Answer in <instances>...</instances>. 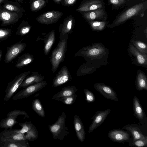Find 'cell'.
<instances>
[{
    "mask_svg": "<svg viewBox=\"0 0 147 147\" xmlns=\"http://www.w3.org/2000/svg\"><path fill=\"white\" fill-rule=\"evenodd\" d=\"M72 79L67 67L63 66L53 79L52 85L56 87L67 82Z\"/></svg>",
    "mask_w": 147,
    "mask_h": 147,
    "instance_id": "13",
    "label": "cell"
},
{
    "mask_svg": "<svg viewBox=\"0 0 147 147\" xmlns=\"http://www.w3.org/2000/svg\"><path fill=\"white\" fill-rule=\"evenodd\" d=\"M94 88L105 98L115 101L119 100L115 92L111 87L104 83H95L94 85Z\"/></svg>",
    "mask_w": 147,
    "mask_h": 147,
    "instance_id": "10",
    "label": "cell"
},
{
    "mask_svg": "<svg viewBox=\"0 0 147 147\" xmlns=\"http://www.w3.org/2000/svg\"><path fill=\"white\" fill-rule=\"evenodd\" d=\"M66 117L65 113L63 112L55 123L49 125V129L54 139L63 140L68 135L69 129L65 125Z\"/></svg>",
    "mask_w": 147,
    "mask_h": 147,
    "instance_id": "3",
    "label": "cell"
},
{
    "mask_svg": "<svg viewBox=\"0 0 147 147\" xmlns=\"http://www.w3.org/2000/svg\"><path fill=\"white\" fill-rule=\"evenodd\" d=\"M31 27L27 26L22 28L20 30L19 34L21 36H23L28 33L30 30Z\"/></svg>",
    "mask_w": 147,
    "mask_h": 147,
    "instance_id": "39",
    "label": "cell"
},
{
    "mask_svg": "<svg viewBox=\"0 0 147 147\" xmlns=\"http://www.w3.org/2000/svg\"><path fill=\"white\" fill-rule=\"evenodd\" d=\"M133 103L134 112L136 116L139 119L142 120L144 116V111L139 99L136 96H134V97Z\"/></svg>",
    "mask_w": 147,
    "mask_h": 147,
    "instance_id": "29",
    "label": "cell"
},
{
    "mask_svg": "<svg viewBox=\"0 0 147 147\" xmlns=\"http://www.w3.org/2000/svg\"><path fill=\"white\" fill-rule=\"evenodd\" d=\"M2 135L8 139L15 141H22L27 140L24 134H21L15 131L14 129L9 130L5 129L1 132Z\"/></svg>",
    "mask_w": 147,
    "mask_h": 147,
    "instance_id": "21",
    "label": "cell"
},
{
    "mask_svg": "<svg viewBox=\"0 0 147 147\" xmlns=\"http://www.w3.org/2000/svg\"><path fill=\"white\" fill-rule=\"evenodd\" d=\"M27 140L17 141L3 137L0 132V147H28Z\"/></svg>",
    "mask_w": 147,
    "mask_h": 147,
    "instance_id": "17",
    "label": "cell"
},
{
    "mask_svg": "<svg viewBox=\"0 0 147 147\" xmlns=\"http://www.w3.org/2000/svg\"><path fill=\"white\" fill-rule=\"evenodd\" d=\"M144 32L145 33V35L146 37H147V28L146 27V28L144 30Z\"/></svg>",
    "mask_w": 147,
    "mask_h": 147,
    "instance_id": "43",
    "label": "cell"
},
{
    "mask_svg": "<svg viewBox=\"0 0 147 147\" xmlns=\"http://www.w3.org/2000/svg\"><path fill=\"white\" fill-rule=\"evenodd\" d=\"M18 125L22 127L21 129H16L14 131L21 134H24L26 139L28 140L32 141L36 139L38 137V133L36 127L30 122L20 123Z\"/></svg>",
    "mask_w": 147,
    "mask_h": 147,
    "instance_id": "8",
    "label": "cell"
},
{
    "mask_svg": "<svg viewBox=\"0 0 147 147\" xmlns=\"http://www.w3.org/2000/svg\"><path fill=\"white\" fill-rule=\"evenodd\" d=\"M147 8V1L137 3L120 13L107 27L112 28L123 24L133 17L144 13Z\"/></svg>",
    "mask_w": 147,
    "mask_h": 147,
    "instance_id": "2",
    "label": "cell"
},
{
    "mask_svg": "<svg viewBox=\"0 0 147 147\" xmlns=\"http://www.w3.org/2000/svg\"><path fill=\"white\" fill-rule=\"evenodd\" d=\"M21 115H24V117L26 118L29 117V115L26 112L17 109L9 112L7 115V116H11L17 117L18 116Z\"/></svg>",
    "mask_w": 147,
    "mask_h": 147,
    "instance_id": "37",
    "label": "cell"
},
{
    "mask_svg": "<svg viewBox=\"0 0 147 147\" xmlns=\"http://www.w3.org/2000/svg\"><path fill=\"white\" fill-rule=\"evenodd\" d=\"M68 38L60 40L53 50L50 57L52 71L55 73L60 63L64 60L65 55Z\"/></svg>",
    "mask_w": 147,
    "mask_h": 147,
    "instance_id": "4",
    "label": "cell"
},
{
    "mask_svg": "<svg viewBox=\"0 0 147 147\" xmlns=\"http://www.w3.org/2000/svg\"><path fill=\"white\" fill-rule=\"evenodd\" d=\"M18 20V15L15 13L4 11L0 12V20L4 24H9Z\"/></svg>",
    "mask_w": 147,
    "mask_h": 147,
    "instance_id": "23",
    "label": "cell"
},
{
    "mask_svg": "<svg viewBox=\"0 0 147 147\" xmlns=\"http://www.w3.org/2000/svg\"><path fill=\"white\" fill-rule=\"evenodd\" d=\"M140 16L141 17H143L144 16V13H142L141 14H140Z\"/></svg>",
    "mask_w": 147,
    "mask_h": 147,
    "instance_id": "44",
    "label": "cell"
},
{
    "mask_svg": "<svg viewBox=\"0 0 147 147\" xmlns=\"http://www.w3.org/2000/svg\"><path fill=\"white\" fill-rule=\"evenodd\" d=\"M55 40V31L53 30L46 35L44 40V52L45 55L48 54L52 45L54 43Z\"/></svg>",
    "mask_w": 147,
    "mask_h": 147,
    "instance_id": "25",
    "label": "cell"
},
{
    "mask_svg": "<svg viewBox=\"0 0 147 147\" xmlns=\"http://www.w3.org/2000/svg\"><path fill=\"white\" fill-rule=\"evenodd\" d=\"M1 51H0V61L1 60Z\"/></svg>",
    "mask_w": 147,
    "mask_h": 147,
    "instance_id": "46",
    "label": "cell"
},
{
    "mask_svg": "<svg viewBox=\"0 0 147 147\" xmlns=\"http://www.w3.org/2000/svg\"><path fill=\"white\" fill-rule=\"evenodd\" d=\"M78 89L74 86H68L63 88L59 92L53 96L52 99H56L66 97L75 94Z\"/></svg>",
    "mask_w": 147,
    "mask_h": 147,
    "instance_id": "24",
    "label": "cell"
},
{
    "mask_svg": "<svg viewBox=\"0 0 147 147\" xmlns=\"http://www.w3.org/2000/svg\"><path fill=\"white\" fill-rule=\"evenodd\" d=\"M63 13L57 11H52L45 12L37 17L36 19L39 23L49 24L56 22L61 17Z\"/></svg>",
    "mask_w": 147,
    "mask_h": 147,
    "instance_id": "9",
    "label": "cell"
},
{
    "mask_svg": "<svg viewBox=\"0 0 147 147\" xmlns=\"http://www.w3.org/2000/svg\"><path fill=\"white\" fill-rule=\"evenodd\" d=\"M111 110L108 109L104 111L96 112L92 118L93 120L89 126L88 132L91 133L102 124L110 113Z\"/></svg>",
    "mask_w": 147,
    "mask_h": 147,
    "instance_id": "15",
    "label": "cell"
},
{
    "mask_svg": "<svg viewBox=\"0 0 147 147\" xmlns=\"http://www.w3.org/2000/svg\"><path fill=\"white\" fill-rule=\"evenodd\" d=\"M133 45L141 53L147 54V45L143 42L138 40H131Z\"/></svg>",
    "mask_w": 147,
    "mask_h": 147,
    "instance_id": "32",
    "label": "cell"
},
{
    "mask_svg": "<svg viewBox=\"0 0 147 147\" xmlns=\"http://www.w3.org/2000/svg\"><path fill=\"white\" fill-rule=\"evenodd\" d=\"M108 49L101 43H94L80 49L74 56L83 57L86 62L79 68L77 75L79 76L92 74L108 63Z\"/></svg>",
    "mask_w": 147,
    "mask_h": 147,
    "instance_id": "1",
    "label": "cell"
},
{
    "mask_svg": "<svg viewBox=\"0 0 147 147\" xmlns=\"http://www.w3.org/2000/svg\"><path fill=\"white\" fill-rule=\"evenodd\" d=\"M17 117L13 116H7L0 121V127L5 129H11L18 121L16 120Z\"/></svg>",
    "mask_w": 147,
    "mask_h": 147,
    "instance_id": "28",
    "label": "cell"
},
{
    "mask_svg": "<svg viewBox=\"0 0 147 147\" xmlns=\"http://www.w3.org/2000/svg\"><path fill=\"white\" fill-rule=\"evenodd\" d=\"M4 7L9 11L19 12L20 9L18 7L10 4H7L4 6Z\"/></svg>",
    "mask_w": 147,
    "mask_h": 147,
    "instance_id": "41",
    "label": "cell"
},
{
    "mask_svg": "<svg viewBox=\"0 0 147 147\" xmlns=\"http://www.w3.org/2000/svg\"><path fill=\"white\" fill-rule=\"evenodd\" d=\"M84 91L87 102L92 103L95 101V97L92 92L87 89H84Z\"/></svg>",
    "mask_w": 147,
    "mask_h": 147,
    "instance_id": "38",
    "label": "cell"
},
{
    "mask_svg": "<svg viewBox=\"0 0 147 147\" xmlns=\"http://www.w3.org/2000/svg\"><path fill=\"white\" fill-rule=\"evenodd\" d=\"M77 0H64L65 3L66 5H71L73 4Z\"/></svg>",
    "mask_w": 147,
    "mask_h": 147,
    "instance_id": "42",
    "label": "cell"
},
{
    "mask_svg": "<svg viewBox=\"0 0 147 147\" xmlns=\"http://www.w3.org/2000/svg\"><path fill=\"white\" fill-rule=\"evenodd\" d=\"M108 135L111 140L118 142H127L130 138L129 134L128 132L118 129L110 131L108 132Z\"/></svg>",
    "mask_w": 147,
    "mask_h": 147,
    "instance_id": "16",
    "label": "cell"
},
{
    "mask_svg": "<svg viewBox=\"0 0 147 147\" xmlns=\"http://www.w3.org/2000/svg\"><path fill=\"white\" fill-rule=\"evenodd\" d=\"M133 145L136 147H142L147 146V136L135 140H133L132 142Z\"/></svg>",
    "mask_w": 147,
    "mask_h": 147,
    "instance_id": "36",
    "label": "cell"
},
{
    "mask_svg": "<svg viewBox=\"0 0 147 147\" xmlns=\"http://www.w3.org/2000/svg\"><path fill=\"white\" fill-rule=\"evenodd\" d=\"M127 52L132 60V64L147 68V54L141 53L131 44L129 45Z\"/></svg>",
    "mask_w": 147,
    "mask_h": 147,
    "instance_id": "6",
    "label": "cell"
},
{
    "mask_svg": "<svg viewBox=\"0 0 147 147\" xmlns=\"http://www.w3.org/2000/svg\"><path fill=\"white\" fill-rule=\"evenodd\" d=\"M105 7L103 0H85L76 9L79 12H85Z\"/></svg>",
    "mask_w": 147,
    "mask_h": 147,
    "instance_id": "11",
    "label": "cell"
},
{
    "mask_svg": "<svg viewBox=\"0 0 147 147\" xmlns=\"http://www.w3.org/2000/svg\"><path fill=\"white\" fill-rule=\"evenodd\" d=\"M122 129H125L131 133L133 140L140 139L145 136L142 134L139 128L131 125H126L123 127Z\"/></svg>",
    "mask_w": 147,
    "mask_h": 147,
    "instance_id": "27",
    "label": "cell"
},
{
    "mask_svg": "<svg viewBox=\"0 0 147 147\" xmlns=\"http://www.w3.org/2000/svg\"><path fill=\"white\" fill-rule=\"evenodd\" d=\"M30 73V71L22 73L16 77L13 80L9 82L5 91L4 100L8 102L16 92L23 81Z\"/></svg>",
    "mask_w": 147,
    "mask_h": 147,
    "instance_id": "5",
    "label": "cell"
},
{
    "mask_svg": "<svg viewBox=\"0 0 147 147\" xmlns=\"http://www.w3.org/2000/svg\"><path fill=\"white\" fill-rule=\"evenodd\" d=\"M32 107L34 111L42 117H45V112L39 100L36 98L32 102Z\"/></svg>",
    "mask_w": 147,
    "mask_h": 147,
    "instance_id": "31",
    "label": "cell"
},
{
    "mask_svg": "<svg viewBox=\"0 0 147 147\" xmlns=\"http://www.w3.org/2000/svg\"><path fill=\"white\" fill-rule=\"evenodd\" d=\"M47 84L45 80L30 85L13 96L12 99L17 100L27 98L45 87Z\"/></svg>",
    "mask_w": 147,
    "mask_h": 147,
    "instance_id": "7",
    "label": "cell"
},
{
    "mask_svg": "<svg viewBox=\"0 0 147 147\" xmlns=\"http://www.w3.org/2000/svg\"><path fill=\"white\" fill-rule=\"evenodd\" d=\"M74 124L78 139L80 142H83L86 137L84 127L81 120L76 115H74Z\"/></svg>",
    "mask_w": 147,
    "mask_h": 147,
    "instance_id": "18",
    "label": "cell"
},
{
    "mask_svg": "<svg viewBox=\"0 0 147 147\" xmlns=\"http://www.w3.org/2000/svg\"><path fill=\"white\" fill-rule=\"evenodd\" d=\"M44 0H36L32 4L31 9L32 11H36L41 9L45 4Z\"/></svg>",
    "mask_w": 147,
    "mask_h": 147,
    "instance_id": "34",
    "label": "cell"
},
{
    "mask_svg": "<svg viewBox=\"0 0 147 147\" xmlns=\"http://www.w3.org/2000/svg\"><path fill=\"white\" fill-rule=\"evenodd\" d=\"M44 77L37 72H33L30 76L26 77L19 86V88H26L30 85L43 81Z\"/></svg>",
    "mask_w": 147,
    "mask_h": 147,
    "instance_id": "19",
    "label": "cell"
},
{
    "mask_svg": "<svg viewBox=\"0 0 147 147\" xmlns=\"http://www.w3.org/2000/svg\"><path fill=\"white\" fill-rule=\"evenodd\" d=\"M137 90H147V78L146 74L142 71L139 70L137 71L135 82Z\"/></svg>",
    "mask_w": 147,
    "mask_h": 147,
    "instance_id": "20",
    "label": "cell"
},
{
    "mask_svg": "<svg viewBox=\"0 0 147 147\" xmlns=\"http://www.w3.org/2000/svg\"><path fill=\"white\" fill-rule=\"evenodd\" d=\"M4 0H0V3H1V2H2Z\"/></svg>",
    "mask_w": 147,
    "mask_h": 147,
    "instance_id": "47",
    "label": "cell"
},
{
    "mask_svg": "<svg viewBox=\"0 0 147 147\" xmlns=\"http://www.w3.org/2000/svg\"><path fill=\"white\" fill-rule=\"evenodd\" d=\"M73 18H70L65 20L63 24L60 33L59 38L60 40L68 38V34L71 33L72 28Z\"/></svg>",
    "mask_w": 147,
    "mask_h": 147,
    "instance_id": "22",
    "label": "cell"
},
{
    "mask_svg": "<svg viewBox=\"0 0 147 147\" xmlns=\"http://www.w3.org/2000/svg\"><path fill=\"white\" fill-rule=\"evenodd\" d=\"M92 30L93 31H101L107 26L109 21L94 20L88 21Z\"/></svg>",
    "mask_w": 147,
    "mask_h": 147,
    "instance_id": "30",
    "label": "cell"
},
{
    "mask_svg": "<svg viewBox=\"0 0 147 147\" xmlns=\"http://www.w3.org/2000/svg\"><path fill=\"white\" fill-rule=\"evenodd\" d=\"M34 59L32 55L28 53H24L19 58L15 66L17 68H21L31 63Z\"/></svg>",
    "mask_w": 147,
    "mask_h": 147,
    "instance_id": "26",
    "label": "cell"
},
{
    "mask_svg": "<svg viewBox=\"0 0 147 147\" xmlns=\"http://www.w3.org/2000/svg\"><path fill=\"white\" fill-rule=\"evenodd\" d=\"M77 97V95L74 94L70 96L61 97L55 100L61 102L65 104L70 105L74 103Z\"/></svg>",
    "mask_w": 147,
    "mask_h": 147,
    "instance_id": "33",
    "label": "cell"
},
{
    "mask_svg": "<svg viewBox=\"0 0 147 147\" xmlns=\"http://www.w3.org/2000/svg\"><path fill=\"white\" fill-rule=\"evenodd\" d=\"M61 0H54V1L56 3H59Z\"/></svg>",
    "mask_w": 147,
    "mask_h": 147,
    "instance_id": "45",
    "label": "cell"
},
{
    "mask_svg": "<svg viewBox=\"0 0 147 147\" xmlns=\"http://www.w3.org/2000/svg\"><path fill=\"white\" fill-rule=\"evenodd\" d=\"M130 0H108V3L111 5L113 9H118L127 1Z\"/></svg>",
    "mask_w": 147,
    "mask_h": 147,
    "instance_id": "35",
    "label": "cell"
},
{
    "mask_svg": "<svg viewBox=\"0 0 147 147\" xmlns=\"http://www.w3.org/2000/svg\"><path fill=\"white\" fill-rule=\"evenodd\" d=\"M26 45L25 43L19 42L10 47L6 54L5 62L6 63L11 62L24 50Z\"/></svg>",
    "mask_w": 147,
    "mask_h": 147,
    "instance_id": "14",
    "label": "cell"
},
{
    "mask_svg": "<svg viewBox=\"0 0 147 147\" xmlns=\"http://www.w3.org/2000/svg\"><path fill=\"white\" fill-rule=\"evenodd\" d=\"M10 33L9 30L0 29V39L7 38Z\"/></svg>",
    "mask_w": 147,
    "mask_h": 147,
    "instance_id": "40",
    "label": "cell"
},
{
    "mask_svg": "<svg viewBox=\"0 0 147 147\" xmlns=\"http://www.w3.org/2000/svg\"><path fill=\"white\" fill-rule=\"evenodd\" d=\"M83 16L88 21L94 20L105 21L108 18V16L105 7L84 12L83 13Z\"/></svg>",
    "mask_w": 147,
    "mask_h": 147,
    "instance_id": "12",
    "label": "cell"
}]
</instances>
